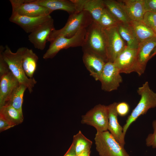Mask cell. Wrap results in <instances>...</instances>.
Listing matches in <instances>:
<instances>
[{
    "label": "cell",
    "instance_id": "cell-1",
    "mask_svg": "<svg viewBox=\"0 0 156 156\" xmlns=\"http://www.w3.org/2000/svg\"><path fill=\"white\" fill-rule=\"evenodd\" d=\"M5 47L0 45V51L2 52L3 58L7 63L10 71L20 84L25 86L29 93H31L37 81L34 77H28L23 68V56L27 47H20L15 53L13 52L7 45H5Z\"/></svg>",
    "mask_w": 156,
    "mask_h": 156
},
{
    "label": "cell",
    "instance_id": "cell-2",
    "mask_svg": "<svg viewBox=\"0 0 156 156\" xmlns=\"http://www.w3.org/2000/svg\"><path fill=\"white\" fill-rule=\"evenodd\" d=\"M93 21L91 15L86 11H82L70 14L65 26L60 29L53 30L47 42H50L60 37H71L79 30L86 29Z\"/></svg>",
    "mask_w": 156,
    "mask_h": 156
},
{
    "label": "cell",
    "instance_id": "cell-3",
    "mask_svg": "<svg viewBox=\"0 0 156 156\" xmlns=\"http://www.w3.org/2000/svg\"><path fill=\"white\" fill-rule=\"evenodd\" d=\"M81 47L83 52L95 54L107 62L105 33L98 23L93 21L86 29L85 39Z\"/></svg>",
    "mask_w": 156,
    "mask_h": 156
},
{
    "label": "cell",
    "instance_id": "cell-4",
    "mask_svg": "<svg viewBox=\"0 0 156 156\" xmlns=\"http://www.w3.org/2000/svg\"><path fill=\"white\" fill-rule=\"evenodd\" d=\"M140 99L127 119L123 127L124 136L130 125L140 116L145 114L150 109L156 107V93L150 88L148 81L139 87L137 91Z\"/></svg>",
    "mask_w": 156,
    "mask_h": 156
},
{
    "label": "cell",
    "instance_id": "cell-5",
    "mask_svg": "<svg viewBox=\"0 0 156 156\" xmlns=\"http://www.w3.org/2000/svg\"><path fill=\"white\" fill-rule=\"evenodd\" d=\"M94 140L100 156H129L124 147L108 131H97Z\"/></svg>",
    "mask_w": 156,
    "mask_h": 156
},
{
    "label": "cell",
    "instance_id": "cell-6",
    "mask_svg": "<svg viewBox=\"0 0 156 156\" xmlns=\"http://www.w3.org/2000/svg\"><path fill=\"white\" fill-rule=\"evenodd\" d=\"M86 29L78 31L70 38L59 37L50 42L48 49L43 56L44 59H52L61 50L70 47H81L85 38Z\"/></svg>",
    "mask_w": 156,
    "mask_h": 156
},
{
    "label": "cell",
    "instance_id": "cell-7",
    "mask_svg": "<svg viewBox=\"0 0 156 156\" xmlns=\"http://www.w3.org/2000/svg\"><path fill=\"white\" fill-rule=\"evenodd\" d=\"M81 122L94 127L98 132L107 131L108 111L107 106L99 104L81 116Z\"/></svg>",
    "mask_w": 156,
    "mask_h": 156
},
{
    "label": "cell",
    "instance_id": "cell-8",
    "mask_svg": "<svg viewBox=\"0 0 156 156\" xmlns=\"http://www.w3.org/2000/svg\"><path fill=\"white\" fill-rule=\"evenodd\" d=\"M103 30L105 38L107 62L113 63L126 47V44L119 34L117 26Z\"/></svg>",
    "mask_w": 156,
    "mask_h": 156
},
{
    "label": "cell",
    "instance_id": "cell-9",
    "mask_svg": "<svg viewBox=\"0 0 156 156\" xmlns=\"http://www.w3.org/2000/svg\"><path fill=\"white\" fill-rule=\"evenodd\" d=\"M12 12L19 15L36 17L50 15L51 11L41 5L35 3L31 0H10Z\"/></svg>",
    "mask_w": 156,
    "mask_h": 156
},
{
    "label": "cell",
    "instance_id": "cell-10",
    "mask_svg": "<svg viewBox=\"0 0 156 156\" xmlns=\"http://www.w3.org/2000/svg\"><path fill=\"white\" fill-rule=\"evenodd\" d=\"M119 70L114 63H106L99 80L101 88L105 91L110 92L118 89L122 81Z\"/></svg>",
    "mask_w": 156,
    "mask_h": 156
},
{
    "label": "cell",
    "instance_id": "cell-11",
    "mask_svg": "<svg viewBox=\"0 0 156 156\" xmlns=\"http://www.w3.org/2000/svg\"><path fill=\"white\" fill-rule=\"evenodd\" d=\"M55 29L54 20L51 17L30 33L28 40L35 48L43 50L50 35Z\"/></svg>",
    "mask_w": 156,
    "mask_h": 156
},
{
    "label": "cell",
    "instance_id": "cell-12",
    "mask_svg": "<svg viewBox=\"0 0 156 156\" xmlns=\"http://www.w3.org/2000/svg\"><path fill=\"white\" fill-rule=\"evenodd\" d=\"M156 47V37L148 39L140 43L137 49L135 72L139 76L145 71L146 65L151 54Z\"/></svg>",
    "mask_w": 156,
    "mask_h": 156
},
{
    "label": "cell",
    "instance_id": "cell-13",
    "mask_svg": "<svg viewBox=\"0 0 156 156\" xmlns=\"http://www.w3.org/2000/svg\"><path fill=\"white\" fill-rule=\"evenodd\" d=\"M76 12L85 11L92 16L93 21L98 23L106 8L104 0H71Z\"/></svg>",
    "mask_w": 156,
    "mask_h": 156
},
{
    "label": "cell",
    "instance_id": "cell-14",
    "mask_svg": "<svg viewBox=\"0 0 156 156\" xmlns=\"http://www.w3.org/2000/svg\"><path fill=\"white\" fill-rule=\"evenodd\" d=\"M137 49L127 46L113 62L120 73L129 74L135 71Z\"/></svg>",
    "mask_w": 156,
    "mask_h": 156
},
{
    "label": "cell",
    "instance_id": "cell-15",
    "mask_svg": "<svg viewBox=\"0 0 156 156\" xmlns=\"http://www.w3.org/2000/svg\"><path fill=\"white\" fill-rule=\"evenodd\" d=\"M51 17L50 15L36 17L22 16L12 12L9 21L21 27L26 33H30Z\"/></svg>",
    "mask_w": 156,
    "mask_h": 156
},
{
    "label": "cell",
    "instance_id": "cell-16",
    "mask_svg": "<svg viewBox=\"0 0 156 156\" xmlns=\"http://www.w3.org/2000/svg\"><path fill=\"white\" fill-rule=\"evenodd\" d=\"M117 103L114 102L107 106L108 111V123L107 130L122 146L125 144V136L123 133V127L119 124L118 114L116 111Z\"/></svg>",
    "mask_w": 156,
    "mask_h": 156
},
{
    "label": "cell",
    "instance_id": "cell-17",
    "mask_svg": "<svg viewBox=\"0 0 156 156\" xmlns=\"http://www.w3.org/2000/svg\"><path fill=\"white\" fill-rule=\"evenodd\" d=\"M83 52V61L90 75L95 80H99L106 62L102 57L95 54L87 51Z\"/></svg>",
    "mask_w": 156,
    "mask_h": 156
},
{
    "label": "cell",
    "instance_id": "cell-18",
    "mask_svg": "<svg viewBox=\"0 0 156 156\" xmlns=\"http://www.w3.org/2000/svg\"><path fill=\"white\" fill-rule=\"evenodd\" d=\"M19 84L10 71L0 77V108L4 105L13 91Z\"/></svg>",
    "mask_w": 156,
    "mask_h": 156
},
{
    "label": "cell",
    "instance_id": "cell-19",
    "mask_svg": "<svg viewBox=\"0 0 156 156\" xmlns=\"http://www.w3.org/2000/svg\"><path fill=\"white\" fill-rule=\"evenodd\" d=\"M131 21H142L145 13L143 0H118Z\"/></svg>",
    "mask_w": 156,
    "mask_h": 156
},
{
    "label": "cell",
    "instance_id": "cell-20",
    "mask_svg": "<svg viewBox=\"0 0 156 156\" xmlns=\"http://www.w3.org/2000/svg\"><path fill=\"white\" fill-rule=\"evenodd\" d=\"M36 4L44 6L52 12L57 10L65 11L70 15L76 12L75 4L71 0H31Z\"/></svg>",
    "mask_w": 156,
    "mask_h": 156
},
{
    "label": "cell",
    "instance_id": "cell-21",
    "mask_svg": "<svg viewBox=\"0 0 156 156\" xmlns=\"http://www.w3.org/2000/svg\"><path fill=\"white\" fill-rule=\"evenodd\" d=\"M0 119L14 126L23 122V112L10 105H5L0 108Z\"/></svg>",
    "mask_w": 156,
    "mask_h": 156
},
{
    "label": "cell",
    "instance_id": "cell-22",
    "mask_svg": "<svg viewBox=\"0 0 156 156\" xmlns=\"http://www.w3.org/2000/svg\"><path fill=\"white\" fill-rule=\"evenodd\" d=\"M117 27L119 34L126 43L127 46L130 48L137 49L140 42L129 23H120Z\"/></svg>",
    "mask_w": 156,
    "mask_h": 156
},
{
    "label": "cell",
    "instance_id": "cell-23",
    "mask_svg": "<svg viewBox=\"0 0 156 156\" xmlns=\"http://www.w3.org/2000/svg\"><path fill=\"white\" fill-rule=\"evenodd\" d=\"M38 60V57L33 50L27 47L23 55V66L26 75L29 78H33Z\"/></svg>",
    "mask_w": 156,
    "mask_h": 156
},
{
    "label": "cell",
    "instance_id": "cell-24",
    "mask_svg": "<svg viewBox=\"0 0 156 156\" xmlns=\"http://www.w3.org/2000/svg\"><path fill=\"white\" fill-rule=\"evenodd\" d=\"M106 8L121 23H128L131 21L120 3L118 1L104 0Z\"/></svg>",
    "mask_w": 156,
    "mask_h": 156
},
{
    "label": "cell",
    "instance_id": "cell-25",
    "mask_svg": "<svg viewBox=\"0 0 156 156\" xmlns=\"http://www.w3.org/2000/svg\"><path fill=\"white\" fill-rule=\"evenodd\" d=\"M129 24L140 43L150 38L156 37L153 30L146 26L142 21H131Z\"/></svg>",
    "mask_w": 156,
    "mask_h": 156
},
{
    "label": "cell",
    "instance_id": "cell-26",
    "mask_svg": "<svg viewBox=\"0 0 156 156\" xmlns=\"http://www.w3.org/2000/svg\"><path fill=\"white\" fill-rule=\"evenodd\" d=\"M27 89V87L25 86L19 84L13 91L4 105H10L23 112L22 106L23 97L24 92Z\"/></svg>",
    "mask_w": 156,
    "mask_h": 156
},
{
    "label": "cell",
    "instance_id": "cell-27",
    "mask_svg": "<svg viewBox=\"0 0 156 156\" xmlns=\"http://www.w3.org/2000/svg\"><path fill=\"white\" fill-rule=\"evenodd\" d=\"M92 142L86 138L81 131L73 136L72 144L76 155L87 150H90Z\"/></svg>",
    "mask_w": 156,
    "mask_h": 156
},
{
    "label": "cell",
    "instance_id": "cell-28",
    "mask_svg": "<svg viewBox=\"0 0 156 156\" xmlns=\"http://www.w3.org/2000/svg\"><path fill=\"white\" fill-rule=\"evenodd\" d=\"M120 23L106 8L98 23L103 29L117 26Z\"/></svg>",
    "mask_w": 156,
    "mask_h": 156
},
{
    "label": "cell",
    "instance_id": "cell-29",
    "mask_svg": "<svg viewBox=\"0 0 156 156\" xmlns=\"http://www.w3.org/2000/svg\"><path fill=\"white\" fill-rule=\"evenodd\" d=\"M142 22L148 27L153 30L156 27V13L146 12Z\"/></svg>",
    "mask_w": 156,
    "mask_h": 156
},
{
    "label": "cell",
    "instance_id": "cell-30",
    "mask_svg": "<svg viewBox=\"0 0 156 156\" xmlns=\"http://www.w3.org/2000/svg\"><path fill=\"white\" fill-rule=\"evenodd\" d=\"M153 133L148 135L146 139V144L148 146H152L153 148H156V120L152 122Z\"/></svg>",
    "mask_w": 156,
    "mask_h": 156
},
{
    "label": "cell",
    "instance_id": "cell-31",
    "mask_svg": "<svg viewBox=\"0 0 156 156\" xmlns=\"http://www.w3.org/2000/svg\"><path fill=\"white\" fill-rule=\"evenodd\" d=\"M116 109L118 115L121 116H124L128 113L129 106L128 103L122 102L117 103Z\"/></svg>",
    "mask_w": 156,
    "mask_h": 156
},
{
    "label": "cell",
    "instance_id": "cell-32",
    "mask_svg": "<svg viewBox=\"0 0 156 156\" xmlns=\"http://www.w3.org/2000/svg\"><path fill=\"white\" fill-rule=\"evenodd\" d=\"M145 12L156 13V0H143Z\"/></svg>",
    "mask_w": 156,
    "mask_h": 156
},
{
    "label": "cell",
    "instance_id": "cell-33",
    "mask_svg": "<svg viewBox=\"0 0 156 156\" xmlns=\"http://www.w3.org/2000/svg\"><path fill=\"white\" fill-rule=\"evenodd\" d=\"M10 71L7 63L3 58L2 52L0 51V77Z\"/></svg>",
    "mask_w": 156,
    "mask_h": 156
},
{
    "label": "cell",
    "instance_id": "cell-34",
    "mask_svg": "<svg viewBox=\"0 0 156 156\" xmlns=\"http://www.w3.org/2000/svg\"><path fill=\"white\" fill-rule=\"evenodd\" d=\"M14 126L0 119V131L1 132L8 129Z\"/></svg>",
    "mask_w": 156,
    "mask_h": 156
},
{
    "label": "cell",
    "instance_id": "cell-35",
    "mask_svg": "<svg viewBox=\"0 0 156 156\" xmlns=\"http://www.w3.org/2000/svg\"><path fill=\"white\" fill-rule=\"evenodd\" d=\"M64 156H76L75 150L72 144Z\"/></svg>",
    "mask_w": 156,
    "mask_h": 156
},
{
    "label": "cell",
    "instance_id": "cell-36",
    "mask_svg": "<svg viewBox=\"0 0 156 156\" xmlns=\"http://www.w3.org/2000/svg\"><path fill=\"white\" fill-rule=\"evenodd\" d=\"M90 153V150H87L76 155V156H89Z\"/></svg>",
    "mask_w": 156,
    "mask_h": 156
},
{
    "label": "cell",
    "instance_id": "cell-37",
    "mask_svg": "<svg viewBox=\"0 0 156 156\" xmlns=\"http://www.w3.org/2000/svg\"><path fill=\"white\" fill-rule=\"evenodd\" d=\"M156 54V47L153 50L150 57V59Z\"/></svg>",
    "mask_w": 156,
    "mask_h": 156
},
{
    "label": "cell",
    "instance_id": "cell-38",
    "mask_svg": "<svg viewBox=\"0 0 156 156\" xmlns=\"http://www.w3.org/2000/svg\"><path fill=\"white\" fill-rule=\"evenodd\" d=\"M153 30V32H154L155 36H156V27L155 28H154Z\"/></svg>",
    "mask_w": 156,
    "mask_h": 156
}]
</instances>
